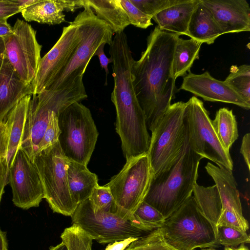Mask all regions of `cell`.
Masks as SVG:
<instances>
[{
	"label": "cell",
	"mask_w": 250,
	"mask_h": 250,
	"mask_svg": "<svg viewBox=\"0 0 250 250\" xmlns=\"http://www.w3.org/2000/svg\"><path fill=\"white\" fill-rule=\"evenodd\" d=\"M125 250H176L165 241L161 228L139 237Z\"/></svg>",
	"instance_id": "31"
},
{
	"label": "cell",
	"mask_w": 250,
	"mask_h": 250,
	"mask_svg": "<svg viewBox=\"0 0 250 250\" xmlns=\"http://www.w3.org/2000/svg\"><path fill=\"white\" fill-rule=\"evenodd\" d=\"M36 0H14V2L21 8V10L33 4Z\"/></svg>",
	"instance_id": "45"
},
{
	"label": "cell",
	"mask_w": 250,
	"mask_h": 250,
	"mask_svg": "<svg viewBox=\"0 0 250 250\" xmlns=\"http://www.w3.org/2000/svg\"><path fill=\"white\" fill-rule=\"evenodd\" d=\"M138 238L130 237L123 240L109 243L104 250H125L130 243Z\"/></svg>",
	"instance_id": "42"
},
{
	"label": "cell",
	"mask_w": 250,
	"mask_h": 250,
	"mask_svg": "<svg viewBox=\"0 0 250 250\" xmlns=\"http://www.w3.org/2000/svg\"><path fill=\"white\" fill-rule=\"evenodd\" d=\"M21 11V9L14 0H0V21L7 20Z\"/></svg>",
	"instance_id": "37"
},
{
	"label": "cell",
	"mask_w": 250,
	"mask_h": 250,
	"mask_svg": "<svg viewBox=\"0 0 250 250\" xmlns=\"http://www.w3.org/2000/svg\"><path fill=\"white\" fill-rule=\"evenodd\" d=\"M61 237L67 250H92L93 238L78 226L66 228Z\"/></svg>",
	"instance_id": "30"
},
{
	"label": "cell",
	"mask_w": 250,
	"mask_h": 250,
	"mask_svg": "<svg viewBox=\"0 0 250 250\" xmlns=\"http://www.w3.org/2000/svg\"><path fill=\"white\" fill-rule=\"evenodd\" d=\"M105 44V43H103L100 45L95 51L94 56H98L102 68L105 70L106 73L105 83L106 84H107V77L109 74L108 65L109 63H112V59L111 58H108L106 56L104 52V47Z\"/></svg>",
	"instance_id": "39"
},
{
	"label": "cell",
	"mask_w": 250,
	"mask_h": 250,
	"mask_svg": "<svg viewBox=\"0 0 250 250\" xmlns=\"http://www.w3.org/2000/svg\"><path fill=\"white\" fill-rule=\"evenodd\" d=\"M71 217L73 225L80 227L100 244L138 238L146 232L135 228L117 212L94 210L89 199L78 205Z\"/></svg>",
	"instance_id": "11"
},
{
	"label": "cell",
	"mask_w": 250,
	"mask_h": 250,
	"mask_svg": "<svg viewBox=\"0 0 250 250\" xmlns=\"http://www.w3.org/2000/svg\"><path fill=\"white\" fill-rule=\"evenodd\" d=\"M205 169L214 181L221 199V212L216 226H228L247 232L249 226L243 214L237 185L232 170L211 163H207Z\"/></svg>",
	"instance_id": "15"
},
{
	"label": "cell",
	"mask_w": 250,
	"mask_h": 250,
	"mask_svg": "<svg viewBox=\"0 0 250 250\" xmlns=\"http://www.w3.org/2000/svg\"><path fill=\"white\" fill-rule=\"evenodd\" d=\"M216 236L217 245L228 247L233 248L250 242L247 232L222 225L216 226Z\"/></svg>",
	"instance_id": "32"
},
{
	"label": "cell",
	"mask_w": 250,
	"mask_h": 250,
	"mask_svg": "<svg viewBox=\"0 0 250 250\" xmlns=\"http://www.w3.org/2000/svg\"><path fill=\"white\" fill-rule=\"evenodd\" d=\"M83 77H79L62 88L45 90L32 95L19 147L32 163L51 113L55 112L59 115L71 104L87 98Z\"/></svg>",
	"instance_id": "3"
},
{
	"label": "cell",
	"mask_w": 250,
	"mask_h": 250,
	"mask_svg": "<svg viewBox=\"0 0 250 250\" xmlns=\"http://www.w3.org/2000/svg\"><path fill=\"white\" fill-rule=\"evenodd\" d=\"M62 0H36L23 8V18L27 21H35L49 25L59 24L65 21Z\"/></svg>",
	"instance_id": "24"
},
{
	"label": "cell",
	"mask_w": 250,
	"mask_h": 250,
	"mask_svg": "<svg viewBox=\"0 0 250 250\" xmlns=\"http://www.w3.org/2000/svg\"><path fill=\"white\" fill-rule=\"evenodd\" d=\"M212 125L221 144L227 151L238 137L237 123L232 110L223 107L216 113Z\"/></svg>",
	"instance_id": "27"
},
{
	"label": "cell",
	"mask_w": 250,
	"mask_h": 250,
	"mask_svg": "<svg viewBox=\"0 0 250 250\" xmlns=\"http://www.w3.org/2000/svg\"><path fill=\"white\" fill-rule=\"evenodd\" d=\"M59 143L65 157L85 166L95 149L99 133L89 108L75 102L58 116Z\"/></svg>",
	"instance_id": "7"
},
{
	"label": "cell",
	"mask_w": 250,
	"mask_h": 250,
	"mask_svg": "<svg viewBox=\"0 0 250 250\" xmlns=\"http://www.w3.org/2000/svg\"><path fill=\"white\" fill-rule=\"evenodd\" d=\"M9 130L7 123L5 121H0V161L6 160Z\"/></svg>",
	"instance_id": "38"
},
{
	"label": "cell",
	"mask_w": 250,
	"mask_h": 250,
	"mask_svg": "<svg viewBox=\"0 0 250 250\" xmlns=\"http://www.w3.org/2000/svg\"><path fill=\"white\" fill-rule=\"evenodd\" d=\"M68 183L72 199L78 205L89 199L98 185L97 175L91 172L87 166L69 161L67 169Z\"/></svg>",
	"instance_id": "20"
},
{
	"label": "cell",
	"mask_w": 250,
	"mask_h": 250,
	"mask_svg": "<svg viewBox=\"0 0 250 250\" xmlns=\"http://www.w3.org/2000/svg\"><path fill=\"white\" fill-rule=\"evenodd\" d=\"M222 35V30L201 0L191 15L187 36L202 43L211 44Z\"/></svg>",
	"instance_id": "21"
},
{
	"label": "cell",
	"mask_w": 250,
	"mask_h": 250,
	"mask_svg": "<svg viewBox=\"0 0 250 250\" xmlns=\"http://www.w3.org/2000/svg\"><path fill=\"white\" fill-rule=\"evenodd\" d=\"M192 194L199 210L216 229L222 208L220 195L216 186L204 187L196 183L193 187Z\"/></svg>",
	"instance_id": "26"
},
{
	"label": "cell",
	"mask_w": 250,
	"mask_h": 250,
	"mask_svg": "<svg viewBox=\"0 0 250 250\" xmlns=\"http://www.w3.org/2000/svg\"><path fill=\"white\" fill-rule=\"evenodd\" d=\"M180 89L200 97L205 101L232 104L247 110L250 108V104L224 81L215 79L208 71L200 74L189 71L184 77Z\"/></svg>",
	"instance_id": "16"
},
{
	"label": "cell",
	"mask_w": 250,
	"mask_h": 250,
	"mask_svg": "<svg viewBox=\"0 0 250 250\" xmlns=\"http://www.w3.org/2000/svg\"><path fill=\"white\" fill-rule=\"evenodd\" d=\"M83 10L73 21L82 35L81 41L70 60L45 90L62 88L83 76L94 54L103 43L109 45L115 34L110 27L99 19L90 6L83 0Z\"/></svg>",
	"instance_id": "4"
},
{
	"label": "cell",
	"mask_w": 250,
	"mask_h": 250,
	"mask_svg": "<svg viewBox=\"0 0 250 250\" xmlns=\"http://www.w3.org/2000/svg\"><path fill=\"white\" fill-rule=\"evenodd\" d=\"M31 96V95H27L21 100L8 113L4 120L9 130L8 147L6 160L8 170L20 146Z\"/></svg>",
	"instance_id": "22"
},
{
	"label": "cell",
	"mask_w": 250,
	"mask_h": 250,
	"mask_svg": "<svg viewBox=\"0 0 250 250\" xmlns=\"http://www.w3.org/2000/svg\"><path fill=\"white\" fill-rule=\"evenodd\" d=\"M224 250H249V249L247 247L245 246L244 244H241L237 248L225 247Z\"/></svg>",
	"instance_id": "48"
},
{
	"label": "cell",
	"mask_w": 250,
	"mask_h": 250,
	"mask_svg": "<svg viewBox=\"0 0 250 250\" xmlns=\"http://www.w3.org/2000/svg\"><path fill=\"white\" fill-rule=\"evenodd\" d=\"M13 29V34L3 39L4 56L20 78L30 84L37 72L42 46L27 22L17 19Z\"/></svg>",
	"instance_id": "12"
},
{
	"label": "cell",
	"mask_w": 250,
	"mask_h": 250,
	"mask_svg": "<svg viewBox=\"0 0 250 250\" xmlns=\"http://www.w3.org/2000/svg\"><path fill=\"white\" fill-rule=\"evenodd\" d=\"M97 17L106 23L115 34L130 24L120 0H86Z\"/></svg>",
	"instance_id": "23"
},
{
	"label": "cell",
	"mask_w": 250,
	"mask_h": 250,
	"mask_svg": "<svg viewBox=\"0 0 250 250\" xmlns=\"http://www.w3.org/2000/svg\"><path fill=\"white\" fill-rule=\"evenodd\" d=\"M49 250H67L66 245L62 242L61 243L55 246L50 247Z\"/></svg>",
	"instance_id": "47"
},
{
	"label": "cell",
	"mask_w": 250,
	"mask_h": 250,
	"mask_svg": "<svg viewBox=\"0 0 250 250\" xmlns=\"http://www.w3.org/2000/svg\"><path fill=\"white\" fill-rule=\"evenodd\" d=\"M89 200L96 211L116 212L117 210L113 197L106 185H98L94 189Z\"/></svg>",
	"instance_id": "33"
},
{
	"label": "cell",
	"mask_w": 250,
	"mask_h": 250,
	"mask_svg": "<svg viewBox=\"0 0 250 250\" xmlns=\"http://www.w3.org/2000/svg\"><path fill=\"white\" fill-rule=\"evenodd\" d=\"M153 177L147 153L131 158L106 184L117 206V211L129 220L144 201Z\"/></svg>",
	"instance_id": "9"
},
{
	"label": "cell",
	"mask_w": 250,
	"mask_h": 250,
	"mask_svg": "<svg viewBox=\"0 0 250 250\" xmlns=\"http://www.w3.org/2000/svg\"><path fill=\"white\" fill-rule=\"evenodd\" d=\"M202 158L191 149L187 140L175 162L152 177L144 201L167 218L192 196Z\"/></svg>",
	"instance_id": "2"
},
{
	"label": "cell",
	"mask_w": 250,
	"mask_h": 250,
	"mask_svg": "<svg viewBox=\"0 0 250 250\" xmlns=\"http://www.w3.org/2000/svg\"><path fill=\"white\" fill-rule=\"evenodd\" d=\"M180 35L157 25L147 39L146 49L131 66L132 83L145 116L147 129L154 130L171 105L175 88L172 64Z\"/></svg>",
	"instance_id": "1"
},
{
	"label": "cell",
	"mask_w": 250,
	"mask_h": 250,
	"mask_svg": "<svg viewBox=\"0 0 250 250\" xmlns=\"http://www.w3.org/2000/svg\"><path fill=\"white\" fill-rule=\"evenodd\" d=\"M81 39V32L73 21L63 28L58 41L41 59L37 72L31 83L33 95L40 93L50 85L70 60Z\"/></svg>",
	"instance_id": "14"
},
{
	"label": "cell",
	"mask_w": 250,
	"mask_h": 250,
	"mask_svg": "<svg viewBox=\"0 0 250 250\" xmlns=\"http://www.w3.org/2000/svg\"><path fill=\"white\" fill-rule=\"evenodd\" d=\"M160 228L166 242L176 250L217 245L215 228L199 210L192 196L167 218Z\"/></svg>",
	"instance_id": "5"
},
{
	"label": "cell",
	"mask_w": 250,
	"mask_h": 250,
	"mask_svg": "<svg viewBox=\"0 0 250 250\" xmlns=\"http://www.w3.org/2000/svg\"><path fill=\"white\" fill-rule=\"evenodd\" d=\"M201 0H185L158 13L153 19L162 30L187 36L191 15Z\"/></svg>",
	"instance_id": "19"
},
{
	"label": "cell",
	"mask_w": 250,
	"mask_h": 250,
	"mask_svg": "<svg viewBox=\"0 0 250 250\" xmlns=\"http://www.w3.org/2000/svg\"><path fill=\"white\" fill-rule=\"evenodd\" d=\"M201 250H216L212 248H208L202 249Z\"/></svg>",
	"instance_id": "49"
},
{
	"label": "cell",
	"mask_w": 250,
	"mask_h": 250,
	"mask_svg": "<svg viewBox=\"0 0 250 250\" xmlns=\"http://www.w3.org/2000/svg\"><path fill=\"white\" fill-rule=\"evenodd\" d=\"M224 34L250 31V7L246 0H202Z\"/></svg>",
	"instance_id": "17"
},
{
	"label": "cell",
	"mask_w": 250,
	"mask_h": 250,
	"mask_svg": "<svg viewBox=\"0 0 250 250\" xmlns=\"http://www.w3.org/2000/svg\"><path fill=\"white\" fill-rule=\"evenodd\" d=\"M69 160L59 143L38 152L33 163L44 191V198L54 212L71 216L77 206L69 188L67 169Z\"/></svg>",
	"instance_id": "8"
},
{
	"label": "cell",
	"mask_w": 250,
	"mask_h": 250,
	"mask_svg": "<svg viewBox=\"0 0 250 250\" xmlns=\"http://www.w3.org/2000/svg\"><path fill=\"white\" fill-rule=\"evenodd\" d=\"M8 183V168L6 161H0V203L4 192V188Z\"/></svg>",
	"instance_id": "41"
},
{
	"label": "cell",
	"mask_w": 250,
	"mask_h": 250,
	"mask_svg": "<svg viewBox=\"0 0 250 250\" xmlns=\"http://www.w3.org/2000/svg\"><path fill=\"white\" fill-rule=\"evenodd\" d=\"M120 3L125 11L130 24L137 27L146 29L153 25L152 18L144 13L129 0H120Z\"/></svg>",
	"instance_id": "35"
},
{
	"label": "cell",
	"mask_w": 250,
	"mask_h": 250,
	"mask_svg": "<svg viewBox=\"0 0 250 250\" xmlns=\"http://www.w3.org/2000/svg\"><path fill=\"white\" fill-rule=\"evenodd\" d=\"M224 82L247 103L250 104V66L232 65Z\"/></svg>",
	"instance_id": "29"
},
{
	"label": "cell",
	"mask_w": 250,
	"mask_h": 250,
	"mask_svg": "<svg viewBox=\"0 0 250 250\" xmlns=\"http://www.w3.org/2000/svg\"><path fill=\"white\" fill-rule=\"evenodd\" d=\"M8 183L12 189L14 204L23 209L39 207L44 197L37 169L20 147L8 168Z\"/></svg>",
	"instance_id": "13"
},
{
	"label": "cell",
	"mask_w": 250,
	"mask_h": 250,
	"mask_svg": "<svg viewBox=\"0 0 250 250\" xmlns=\"http://www.w3.org/2000/svg\"><path fill=\"white\" fill-rule=\"evenodd\" d=\"M13 29L7 20L0 21V38L4 39L13 34Z\"/></svg>",
	"instance_id": "43"
},
{
	"label": "cell",
	"mask_w": 250,
	"mask_h": 250,
	"mask_svg": "<svg viewBox=\"0 0 250 250\" xmlns=\"http://www.w3.org/2000/svg\"><path fill=\"white\" fill-rule=\"evenodd\" d=\"M202 42L190 38L177 39L173 56L172 72L174 79L185 76L190 71L194 62L199 58Z\"/></svg>",
	"instance_id": "25"
},
{
	"label": "cell",
	"mask_w": 250,
	"mask_h": 250,
	"mask_svg": "<svg viewBox=\"0 0 250 250\" xmlns=\"http://www.w3.org/2000/svg\"><path fill=\"white\" fill-rule=\"evenodd\" d=\"M27 95H33L31 83H24L15 72L4 56L0 69V121H4L10 110Z\"/></svg>",
	"instance_id": "18"
},
{
	"label": "cell",
	"mask_w": 250,
	"mask_h": 250,
	"mask_svg": "<svg viewBox=\"0 0 250 250\" xmlns=\"http://www.w3.org/2000/svg\"><path fill=\"white\" fill-rule=\"evenodd\" d=\"M142 12L152 18L162 10L185 0H129Z\"/></svg>",
	"instance_id": "34"
},
{
	"label": "cell",
	"mask_w": 250,
	"mask_h": 250,
	"mask_svg": "<svg viewBox=\"0 0 250 250\" xmlns=\"http://www.w3.org/2000/svg\"><path fill=\"white\" fill-rule=\"evenodd\" d=\"M250 134L246 133L243 137L240 149V152L242 155L248 170H250Z\"/></svg>",
	"instance_id": "40"
},
{
	"label": "cell",
	"mask_w": 250,
	"mask_h": 250,
	"mask_svg": "<svg viewBox=\"0 0 250 250\" xmlns=\"http://www.w3.org/2000/svg\"><path fill=\"white\" fill-rule=\"evenodd\" d=\"M58 116L59 115L55 112L51 113L43 136L38 146L37 154L58 142L61 133Z\"/></svg>",
	"instance_id": "36"
},
{
	"label": "cell",
	"mask_w": 250,
	"mask_h": 250,
	"mask_svg": "<svg viewBox=\"0 0 250 250\" xmlns=\"http://www.w3.org/2000/svg\"><path fill=\"white\" fill-rule=\"evenodd\" d=\"M6 233L0 229V250H8Z\"/></svg>",
	"instance_id": "44"
},
{
	"label": "cell",
	"mask_w": 250,
	"mask_h": 250,
	"mask_svg": "<svg viewBox=\"0 0 250 250\" xmlns=\"http://www.w3.org/2000/svg\"><path fill=\"white\" fill-rule=\"evenodd\" d=\"M4 59V45L3 40L0 38V69Z\"/></svg>",
	"instance_id": "46"
},
{
	"label": "cell",
	"mask_w": 250,
	"mask_h": 250,
	"mask_svg": "<svg viewBox=\"0 0 250 250\" xmlns=\"http://www.w3.org/2000/svg\"><path fill=\"white\" fill-rule=\"evenodd\" d=\"M165 220L160 212L144 201L133 214L130 222L139 229L151 232L161 228Z\"/></svg>",
	"instance_id": "28"
},
{
	"label": "cell",
	"mask_w": 250,
	"mask_h": 250,
	"mask_svg": "<svg viewBox=\"0 0 250 250\" xmlns=\"http://www.w3.org/2000/svg\"><path fill=\"white\" fill-rule=\"evenodd\" d=\"M185 113L188 141L191 149L217 166L232 170L233 163L229 152L219 142L203 102L192 96L186 103Z\"/></svg>",
	"instance_id": "10"
},
{
	"label": "cell",
	"mask_w": 250,
	"mask_h": 250,
	"mask_svg": "<svg viewBox=\"0 0 250 250\" xmlns=\"http://www.w3.org/2000/svg\"><path fill=\"white\" fill-rule=\"evenodd\" d=\"M186 103L171 104L151 133L147 154L153 177L167 169L182 153L188 140Z\"/></svg>",
	"instance_id": "6"
}]
</instances>
